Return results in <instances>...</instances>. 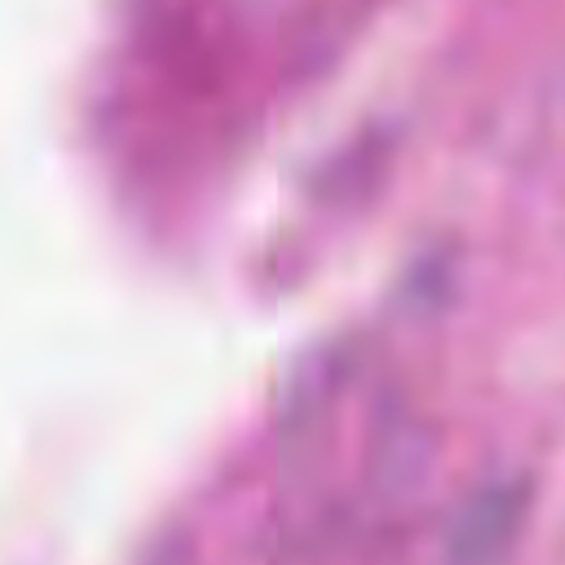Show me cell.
<instances>
[{"mask_svg": "<svg viewBox=\"0 0 565 565\" xmlns=\"http://www.w3.org/2000/svg\"><path fill=\"white\" fill-rule=\"evenodd\" d=\"M527 494L519 483H501L475 497L450 527L444 565H503L519 536Z\"/></svg>", "mask_w": 565, "mask_h": 565, "instance_id": "6da1fadb", "label": "cell"}]
</instances>
